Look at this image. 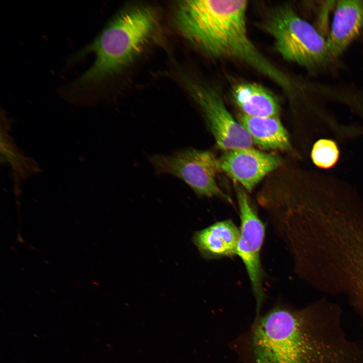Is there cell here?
<instances>
[{"label": "cell", "instance_id": "cell-1", "mask_svg": "<svg viewBox=\"0 0 363 363\" xmlns=\"http://www.w3.org/2000/svg\"><path fill=\"white\" fill-rule=\"evenodd\" d=\"M246 1L196 0L182 2L175 22L182 34L210 55L241 61L294 93L290 78L258 50L246 25Z\"/></svg>", "mask_w": 363, "mask_h": 363}, {"label": "cell", "instance_id": "cell-2", "mask_svg": "<svg viewBox=\"0 0 363 363\" xmlns=\"http://www.w3.org/2000/svg\"><path fill=\"white\" fill-rule=\"evenodd\" d=\"M310 310L273 309L258 318L249 335L255 363H350L345 343L332 339Z\"/></svg>", "mask_w": 363, "mask_h": 363}, {"label": "cell", "instance_id": "cell-3", "mask_svg": "<svg viewBox=\"0 0 363 363\" xmlns=\"http://www.w3.org/2000/svg\"><path fill=\"white\" fill-rule=\"evenodd\" d=\"M156 24L155 13L146 7L131 8L115 16L93 41L70 60L75 62L90 53L95 56L88 70L61 89L62 96L74 103L93 102L101 84L141 52Z\"/></svg>", "mask_w": 363, "mask_h": 363}, {"label": "cell", "instance_id": "cell-4", "mask_svg": "<svg viewBox=\"0 0 363 363\" xmlns=\"http://www.w3.org/2000/svg\"><path fill=\"white\" fill-rule=\"evenodd\" d=\"M265 26L274 39L277 51L288 61L315 68L330 57L326 39L321 32L289 6L274 9Z\"/></svg>", "mask_w": 363, "mask_h": 363}, {"label": "cell", "instance_id": "cell-5", "mask_svg": "<svg viewBox=\"0 0 363 363\" xmlns=\"http://www.w3.org/2000/svg\"><path fill=\"white\" fill-rule=\"evenodd\" d=\"M149 160L158 173L180 178L197 195L229 201L217 183L218 158L212 152L189 148L168 155L155 154Z\"/></svg>", "mask_w": 363, "mask_h": 363}, {"label": "cell", "instance_id": "cell-6", "mask_svg": "<svg viewBox=\"0 0 363 363\" xmlns=\"http://www.w3.org/2000/svg\"><path fill=\"white\" fill-rule=\"evenodd\" d=\"M186 83L220 149L226 151L252 148V137L234 119L218 93L190 80H186Z\"/></svg>", "mask_w": 363, "mask_h": 363}, {"label": "cell", "instance_id": "cell-7", "mask_svg": "<svg viewBox=\"0 0 363 363\" xmlns=\"http://www.w3.org/2000/svg\"><path fill=\"white\" fill-rule=\"evenodd\" d=\"M236 195L241 220L236 254L245 265L259 310L263 297L260 252L265 235V226L251 206L245 191L238 188Z\"/></svg>", "mask_w": 363, "mask_h": 363}, {"label": "cell", "instance_id": "cell-8", "mask_svg": "<svg viewBox=\"0 0 363 363\" xmlns=\"http://www.w3.org/2000/svg\"><path fill=\"white\" fill-rule=\"evenodd\" d=\"M280 163L278 156L252 148L226 151L218 158L220 169L249 192Z\"/></svg>", "mask_w": 363, "mask_h": 363}, {"label": "cell", "instance_id": "cell-9", "mask_svg": "<svg viewBox=\"0 0 363 363\" xmlns=\"http://www.w3.org/2000/svg\"><path fill=\"white\" fill-rule=\"evenodd\" d=\"M362 28L363 1H337L326 39L330 57L342 54L358 36Z\"/></svg>", "mask_w": 363, "mask_h": 363}, {"label": "cell", "instance_id": "cell-10", "mask_svg": "<svg viewBox=\"0 0 363 363\" xmlns=\"http://www.w3.org/2000/svg\"><path fill=\"white\" fill-rule=\"evenodd\" d=\"M240 229L230 220L216 222L197 232L194 242L202 254L209 258L236 254Z\"/></svg>", "mask_w": 363, "mask_h": 363}, {"label": "cell", "instance_id": "cell-11", "mask_svg": "<svg viewBox=\"0 0 363 363\" xmlns=\"http://www.w3.org/2000/svg\"><path fill=\"white\" fill-rule=\"evenodd\" d=\"M234 100L243 114L254 117L277 116V99L269 90L254 83L237 85L232 92Z\"/></svg>", "mask_w": 363, "mask_h": 363}, {"label": "cell", "instance_id": "cell-12", "mask_svg": "<svg viewBox=\"0 0 363 363\" xmlns=\"http://www.w3.org/2000/svg\"><path fill=\"white\" fill-rule=\"evenodd\" d=\"M239 118L253 142L261 148L280 150L289 149L287 133L277 116L254 117L242 113Z\"/></svg>", "mask_w": 363, "mask_h": 363}, {"label": "cell", "instance_id": "cell-13", "mask_svg": "<svg viewBox=\"0 0 363 363\" xmlns=\"http://www.w3.org/2000/svg\"><path fill=\"white\" fill-rule=\"evenodd\" d=\"M311 157L314 164L322 168H329L334 165L338 159L339 150L332 140L322 139L313 146Z\"/></svg>", "mask_w": 363, "mask_h": 363}]
</instances>
